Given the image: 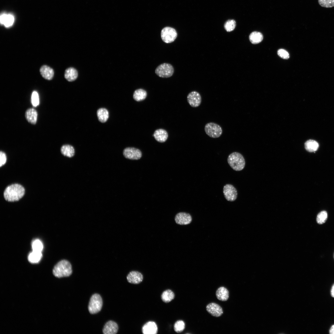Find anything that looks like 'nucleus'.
Wrapping results in <instances>:
<instances>
[{
	"mask_svg": "<svg viewBox=\"0 0 334 334\" xmlns=\"http://www.w3.org/2000/svg\"><path fill=\"white\" fill-rule=\"evenodd\" d=\"M216 296L217 298L222 301H227L229 298V292L228 290L224 287L218 288L216 292Z\"/></svg>",
	"mask_w": 334,
	"mask_h": 334,
	"instance_id": "obj_19",
	"label": "nucleus"
},
{
	"mask_svg": "<svg viewBox=\"0 0 334 334\" xmlns=\"http://www.w3.org/2000/svg\"><path fill=\"white\" fill-rule=\"evenodd\" d=\"M175 220L176 223L178 224L186 225L191 223L192 217L189 213L181 212L178 213L176 215Z\"/></svg>",
	"mask_w": 334,
	"mask_h": 334,
	"instance_id": "obj_12",
	"label": "nucleus"
},
{
	"mask_svg": "<svg viewBox=\"0 0 334 334\" xmlns=\"http://www.w3.org/2000/svg\"><path fill=\"white\" fill-rule=\"evenodd\" d=\"M177 36V32L176 30L173 28L166 27L161 30V39L164 42L166 43L173 42L176 38Z\"/></svg>",
	"mask_w": 334,
	"mask_h": 334,
	"instance_id": "obj_7",
	"label": "nucleus"
},
{
	"mask_svg": "<svg viewBox=\"0 0 334 334\" xmlns=\"http://www.w3.org/2000/svg\"><path fill=\"white\" fill-rule=\"evenodd\" d=\"M0 166L1 167L5 164L6 161V155L4 152L2 151L0 152Z\"/></svg>",
	"mask_w": 334,
	"mask_h": 334,
	"instance_id": "obj_36",
	"label": "nucleus"
},
{
	"mask_svg": "<svg viewBox=\"0 0 334 334\" xmlns=\"http://www.w3.org/2000/svg\"><path fill=\"white\" fill-rule=\"evenodd\" d=\"M277 54L279 56L284 59H288L289 57L288 52L283 49H279L277 51Z\"/></svg>",
	"mask_w": 334,
	"mask_h": 334,
	"instance_id": "obj_35",
	"label": "nucleus"
},
{
	"mask_svg": "<svg viewBox=\"0 0 334 334\" xmlns=\"http://www.w3.org/2000/svg\"><path fill=\"white\" fill-rule=\"evenodd\" d=\"M147 96L146 91L143 89L140 88L136 89L134 91L133 98L135 101H139L144 100Z\"/></svg>",
	"mask_w": 334,
	"mask_h": 334,
	"instance_id": "obj_24",
	"label": "nucleus"
},
{
	"mask_svg": "<svg viewBox=\"0 0 334 334\" xmlns=\"http://www.w3.org/2000/svg\"><path fill=\"white\" fill-rule=\"evenodd\" d=\"M331 294L332 296L334 298V284L332 285L331 290Z\"/></svg>",
	"mask_w": 334,
	"mask_h": 334,
	"instance_id": "obj_38",
	"label": "nucleus"
},
{
	"mask_svg": "<svg viewBox=\"0 0 334 334\" xmlns=\"http://www.w3.org/2000/svg\"><path fill=\"white\" fill-rule=\"evenodd\" d=\"M187 101L189 104L193 107L199 106L201 102L202 99L200 94L197 91L190 92L187 96Z\"/></svg>",
	"mask_w": 334,
	"mask_h": 334,
	"instance_id": "obj_10",
	"label": "nucleus"
},
{
	"mask_svg": "<svg viewBox=\"0 0 334 334\" xmlns=\"http://www.w3.org/2000/svg\"><path fill=\"white\" fill-rule=\"evenodd\" d=\"M25 189L21 185L15 183L8 186L5 189L3 195L5 199L13 202L19 200L24 195Z\"/></svg>",
	"mask_w": 334,
	"mask_h": 334,
	"instance_id": "obj_1",
	"label": "nucleus"
},
{
	"mask_svg": "<svg viewBox=\"0 0 334 334\" xmlns=\"http://www.w3.org/2000/svg\"><path fill=\"white\" fill-rule=\"evenodd\" d=\"M204 130L209 137L214 138L220 137L222 133V129L218 124L214 122L207 123L205 126Z\"/></svg>",
	"mask_w": 334,
	"mask_h": 334,
	"instance_id": "obj_5",
	"label": "nucleus"
},
{
	"mask_svg": "<svg viewBox=\"0 0 334 334\" xmlns=\"http://www.w3.org/2000/svg\"><path fill=\"white\" fill-rule=\"evenodd\" d=\"M97 115L99 120L103 123L106 122L109 117L108 110L103 108L99 109L97 110Z\"/></svg>",
	"mask_w": 334,
	"mask_h": 334,
	"instance_id": "obj_27",
	"label": "nucleus"
},
{
	"mask_svg": "<svg viewBox=\"0 0 334 334\" xmlns=\"http://www.w3.org/2000/svg\"><path fill=\"white\" fill-rule=\"evenodd\" d=\"M328 218V213L326 211H322L317 215L316 221L317 223L319 225L324 223Z\"/></svg>",
	"mask_w": 334,
	"mask_h": 334,
	"instance_id": "obj_29",
	"label": "nucleus"
},
{
	"mask_svg": "<svg viewBox=\"0 0 334 334\" xmlns=\"http://www.w3.org/2000/svg\"><path fill=\"white\" fill-rule=\"evenodd\" d=\"M207 312L212 316L219 317L223 314L222 307L218 304L213 302L208 304L206 306Z\"/></svg>",
	"mask_w": 334,
	"mask_h": 334,
	"instance_id": "obj_11",
	"label": "nucleus"
},
{
	"mask_svg": "<svg viewBox=\"0 0 334 334\" xmlns=\"http://www.w3.org/2000/svg\"><path fill=\"white\" fill-rule=\"evenodd\" d=\"M42 256L41 252L32 251L28 256V260L31 263H37L40 261Z\"/></svg>",
	"mask_w": 334,
	"mask_h": 334,
	"instance_id": "obj_26",
	"label": "nucleus"
},
{
	"mask_svg": "<svg viewBox=\"0 0 334 334\" xmlns=\"http://www.w3.org/2000/svg\"><path fill=\"white\" fill-rule=\"evenodd\" d=\"M153 136L157 141L163 143L167 140L168 137V134L165 130L160 129L155 131Z\"/></svg>",
	"mask_w": 334,
	"mask_h": 334,
	"instance_id": "obj_18",
	"label": "nucleus"
},
{
	"mask_svg": "<svg viewBox=\"0 0 334 334\" xmlns=\"http://www.w3.org/2000/svg\"><path fill=\"white\" fill-rule=\"evenodd\" d=\"M223 193L225 199L228 201H233L237 199L238 193L236 188L232 185L227 184L223 188Z\"/></svg>",
	"mask_w": 334,
	"mask_h": 334,
	"instance_id": "obj_8",
	"label": "nucleus"
},
{
	"mask_svg": "<svg viewBox=\"0 0 334 334\" xmlns=\"http://www.w3.org/2000/svg\"><path fill=\"white\" fill-rule=\"evenodd\" d=\"M37 112L34 109L30 108L28 109L25 112V118L28 121L33 124L36 122L37 118Z\"/></svg>",
	"mask_w": 334,
	"mask_h": 334,
	"instance_id": "obj_17",
	"label": "nucleus"
},
{
	"mask_svg": "<svg viewBox=\"0 0 334 334\" xmlns=\"http://www.w3.org/2000/svg\"><path fill=\"white\" fill-rule=\"evenodd\" d=\"M78 76V73L76 70L73 67H69L65 71L64 77L68 81L71 82L75 80Z\"/></svg>",
	"mask_w": 334,
	"mask_h": 334,
	"instance_id": "obj_20",
	"label": "nucleus"
},
{
	"mask_svg": "<svg viewBox=\"0 0 334 334\" xmlns=\"http://www.w3.org/2000/svg\"><path fill=\"white\" fill-rule=\"evenodd\" d=\"M304 145L305 149L310 152L316 151L319 147L318 143L316 141L312 139L307 140L305 143Z\"/></svg>",
	"mask_w": 334,
	"mask_h": 334,
	"instance_id": "obj_23",
	"label": "nucleus"
},
{
	"mask_svg": "<svg viewBox=\"0 0 334 334\" xmlns=\"http://www.w3.org/2000/svg\"><path fill=\"white\" fill-rule=\"evenodd\" d=\"M319 4L322 6L329 8L334 6V0H318Z\"/></svg>",
	"mask_w": 334,
	"mask_h": 334,
	"instance_id": "obj_33",
	"label": "nucleus"
},
{
	"mask_svg": "<svg viewBox=\"0 0 334 334\" xmlns=\"http://www.w3.org/2000/svg\"><path fill=\"white\" fill-rule=\"evenodd\" d=\"M249 38L252 43L257 44L263 40V36L262 34L260 32H253L250 34Z\"/></svg>",
	"mask_w": 334,
	"mask_h": 334,
	"instance_id": "obj_25",
	"label": "nucleus"
},
{
	"mask_svg": "<svg viewBox=\"0 0 334 334\" xmlns=\"http://www.w3.org/2000/svg\"><path fill=\"white\" fill-rule=\"evenodd\" d=\"M227 161L230 167L236 171L242 170L245 165L244 157L241 153L237 152L229 154L227 158Z\"/></svg>",
	"mask_w": 334,
	"mask_h": 334,
	"instance_id": "obj_3",
	"label": "nucleus"
},
{
	"mask_svg": "<svg viewBox=\"0 0 334 334\" xmlns=\"http://www.w3.org/2000/svg\"><path fill=\"white\" fill-rule=\"evenodd\" d=\"M31 102L34 107L37 106L39 104V99L38 92L36 91L33 92L31 96Z\"/></svg>",
	"mask_w": 334,
	"mask_h": 334,
	"instance_id": "obj_34",
	"label": "nucleus"
},
{
	"mask_svg": "<svg viewBox=\"0 0 334 334\" xmlns=\"http://www.w3.org/2000/svg\"><path fill=\"white\" fill-rule=\"evenodd\" d=\"M143 276L140 272L136 271L130 272L127 276L128 282L133 284H138L143 280Z\"/></svg>",
	"mask_w": 334,
	"mask_h": 334,
	"instance_id": "obj_13",
	"label": "nucleus"
},
{
	"mask_svg": "<svg viewBox=\"0 0 334 334\" xmlns=\"http://www.w3.org/2000/svg\"><path fill=\"white\" fill-rule=\"evenodd\" d=\"M40 72L42 76L45 79L50 80L52 79L54 75L53 69L47 65L42 66L40 69Z\"/></svg>",
	"mask_w": 334,
	"mask_h": 334,
	"instance_id": "obj_16",
	"label": "nucleus"
},
{
	"mask_svg": "<svg viewBox=\"0 0 334 334\" xmlns=\"http://www.w3.org/2000/svg\"><path fill=\"white\" fill-rule=\"evenodd\" d=\"M53 273L55 277L58 278L68 276L72 273L71 264L67 260H62L54 266Z\"/></svg>",
	"mask_w": 334,
	"mask_h": 334,
	"instance_id": "obj_2",
	"label": "nucleus"
},
{
	"mask_svg": "<svg viewBox=\"0 0 334 334\" xmlns=\"http://www.w3.org/2000/svg\"><path fill=\"white\" fill-rule=\"evenodd\" d=\"M236 26V23L234 19H229L225 23L224 27L225 30L228 32L233 31Z\"/></svg>",
	"mask_w": 334,
	"mask_h": 334,
	"instance_id": "obj_30",
	"label": "nucleus"
},
{
	"mask_svg": "<svg viewBox=\"0 0 334 334\" xmlns=\"http://www.w3.org/2000/svg\"><path fill=\"white\" fill-rule=\"evenodd\" d=\"M0 23L6 27L11 26L13 24L14 18L13 16L10 14H3L0 16Z\"/></svg>",
	"mask_w": 334,
	"mask_h": 334,
	"instance_id": "obj_21",
	"label": "nucleus"
},
{
	"mask_svg": "<svg viewBox=\"0 0 334 334\" xmlns=\"http://www.w3.org/2000/svg\"><path fill=\"white\" fill-rule=\"evenodd\" d=\"M158 331L157 326L153 321L146 323L143 327L142 332L144 334H156Z\"/></svg>",
	"mask_w": 334,
	"mask_h": 334,
	"instance_id": "obj_14",
	"label": "nucleus"
},
{
	"mask_svg": "<svg viewBox=\"0 0 334 334\" xmlns=\"http://www.w3.org/2000/svg\"><path fill=\"white\" fill-rule=\"evenodd\" d=\"M61 152L64 156L69 157H73L75 154L74 148L72 146L68 144L63 145L61 148Z\"/></svg>",
	"mask_w": 334,
	"mask_h": 334,
	"instance_id": "obj_22",
	"label": "nucleus"
},
{
	"mask_svg": "<svg viewBox=\"0 0 334 334\" xmlns=\"http://www.w3.org/2000/svg\"><path fill=\"white\" fill-rule=\"evenodd\" d=\"M155 72L160 77L168 78L173 75L174 72V69L170 64L164 63L159 65L156 68Z\"/></svg>",
	"mask_w": 334,
	"mask_h": 334,
	"instance_id": "obj_6",
	"label": "nucleus"
},
{
	"mask_svg": "<svg viewBox=\"0 0 334 334\" xmlns=\"http://www.w3.org/2000/svg\"><path fill=\"white\" fill-rule=\"evenodd\" d=\"M118 330L117 324L114 321H109L105 324L103 332L104 334H115L117 332Z\"/></svg>",
	"mask_w": 334,
	"mask_h": 334,
	"instance_id": "obj_15",
	"label": "nucleus"
},
{
	"mask_svg": "<svg viewBox=\"0 0 334 334\" xmlns=\"http://www.w3.org/2000/svg\"><path fill=\"white\" fill-rule=\"evenodd\" d=\"M102 301L100 295L95 294L91 297L89 302L88 309L89 312L94 314L100 311L102 308Z\"/></svg>",
	"mask_w": 334,
	"mask_h": 334,
	"instance_id": "obj_4",
	"label": "nucleus"
},
{
	"mask_svg": "<svg viewBox=\"0 0 334 334\" xmlns=\"http://www.w3.org/2000/svg\"><path fill=\"white\" fill-rule=\"evenodd\" d=\"M174 298V294L171 290L167 289L164 291L161 295L162 301L166 303L171 301Z\"/></svg>",
	"mask_w": 334,
	"mask_h": 334,
	"instance_id": "obj_28",
	"label": "nucleus"
},
{
	"mask_svg": "<svg viewBox=\"0 0 334 334\" xmlns=\"http://www.w3.org/2000/svg\"><path fill=\"white\" fill-rule=\"evenodd\" d=\"M329 333L330 334H334V325H332L329 330Z\"/></svg>",
	"mask_w": 334,
	"mask_h": 334,
	"instance_id": "obj_37",
	"label": "nucleus"
},
{
	"mask_svg": "<svg viewBox=\"0 0 334 334\" xmlns=\"http://www.w3.org/2000/svg\"><path fill=\"white\" fill-rule=\"evenodd\" d=\"M123 155L126 158L132 160L139 159L142 156V152L138 149L133 147H128L123 151Z\"/></svg>",
	"mask_w": 334,
	"mask_h": 334,
	"instance_id": "obj_9",
	"label": "nucleus"
},
{
	"mask_svg": "<svg viewBox=\"0 0 334 334\" xmlns=\"http://www.w3.org/2000/svg\"><path fill=\"white\" fill-rule=\"evenodd\" d=\"M185 328V323L183 321L179 320L176 321L174 326L175 331L177 333H180L183 331Z\"/></svg>",
	"mask_w": 334,
	"mask_h": 334,
	"instance_id": "obj_32",
	"label": "nucleus"
},
{
	"mask_svg": "<svg viewBox=\"0 0 334 334\" xmlns=\"http://www.w3.org/2000/svg\"><path fill=\"white\" fill-rule=\"evenodd\" d=\"M32 251L41 252L43 249L42 242L39 239H36L32 242Z\"/></svg>",
	"mask_w": 334,
	"mask_h": 334,
	"instance_id": "obj_31",
	"label": "nucleus"
}]
</instances>
